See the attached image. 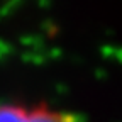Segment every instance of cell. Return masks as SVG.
I'll list each match as a JSON object with an SVG mask.
<instances>
[{
	"label": "cell",
	"mask_w": 122,
	"mask_h": 122,
	"mask_svg": "<svg viewBox=\"0 0 122 122\" xmlns=\"http://www.w3.org/2000/svg\"><path fill=\"white\" fill-rule=\"evenodd\" d=\"M0 122H81V119L73 112L53 109L44 103H0Z\"/></svg>",
	"instance_id": "cell-1"
}]
</instances>
